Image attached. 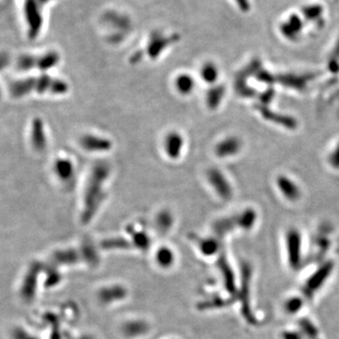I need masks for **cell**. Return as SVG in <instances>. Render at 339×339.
Returning <instances> with one entry per match:
<instances>
[{
  "mask_svg": "<svg viewBox=\"0 0 339 339\" xmlns=\"http://www.w3.org/2000/svg\"><path fill=\"white\" fill-rule=\"evenodd\" d=\"M109 173L110 168L105 162H98L93 166L84 192V206L81 215L84 223L90 221L105 200L106 193L104 187Z\"/></svg>",
  "mask_w": 339,
  "mask_h": 339,
  "instance_id": "obj_1",
  "label": "cell"
},
{
  "mask_svg": "<svg viewBox=\"0 0 339 339\" xmlns=\"http://www.w3.org/2000/svg\"><path fill=\"white\" fill-rule=\"evenodd\" d=\"M69 90L67 83L48 75H41L15 81L11 85V92L14 96L21 97L30 92L64 94Z\"/></svg>",
  "mask_w": 339,
  "mask_h": 339,
  "instance_id": "obj_2",
  "label": "cell"
},
{
  "mask_svg": "<svg viewBox=\"0 0 339 339\" xmlns=\"http://www.w3.org/2000/svg\"><path fill=\"white\" fill-rule=\"evenodd\" d=\"M333 269L334 263L332 260H328L321 264L316 271L309 276L301 287L303 298H305L306 300H313L316 294L323 287L324 285L330 278Z\"/></svg>",
  "mask_w": 339,
  "mask_h": 339,
  "instance_id": "obj_3",
  "label": "cell"
},
{
  "mask_svg": "<svg viewBox=\"0 0 339 339\" xmlns=\"http://www.w3.org/2000/svg\"><path fill=\"white\" fill-rule=\"evenodd\" d=\"M285 243L288 266L293 271H297L302 266V239L301 232L297 228H289L286 231Z\"/></svg>",
  "mask_w": 339,
  "mask_h": 339,
  "instance_id": "obj_4",
  "label": "cell"
},
{
  "mask_svg": "<svg viewBox=\"0 0 339 339\" xmlns=\"http://www.w3.org/2000/svg\"><path fill=\"white\" fill-rule=\"evenodd\" d=\"M251 279L252 269L247 263L242 266V281H241V301L242 316L251 325H257L258 321L251 306Z\"/></svg>",
  "mask_w": 339,
  "mask_h": 339,
  "instance_id": "obj_5",
  "label": "cell"
},
{
  "mask_svg": "<svg viewBox=\"0 0 339 339\" xmlns=\"http://www.w3.org/2000/svg\"><path fill=\"white\" fill-rule=\"evenodd\" d=\"M60 61V56L56 52L47 53L41 57L24 56L18 60V68L22 71H28L36 67V69L46 71L56 66Z\"/></svg>",
  "mask_w": 339,
  "mask_h": 339,
  "instance_id": "obj_6",
  "label": "cell"
},
{
  "mask_svg": "<svg viewBox=\"0 0 339 339\" xmlns=\"http://www.w3.org/2000/svg\"><path fill=\"white\" fill-rule=\"evenodd\" d=\"M207 181L217 195L224 200H230L234 195L233 188L225 174L217 168H211L206 173Z\"/></svg>",
  "mask_w": 339,
  "mask_h": 339,
  "instance_id": "obj_7",
  "label": "cell"
},
{
  "mask_svg": "<svg viewBox=\"0 0 339 339\" xmlns=\"http://www.w3.org/2000/svg\"><path fill=\"white\" fill-rule=\"evenodd\" d=\"M275 186L280 194L287 202L296 203L301 198V187L296 181L286 174H279L275 178Z\"/></svg>",
  "mask_w": 339,
  "mask_h": 339,
  "instance_id": "obj_8",
  "label": "cell"
},
{
  "mask_svg": "<svg viewBox=\"0 0 339 339\" xmlns=\"http://www.w3.org/2000/svg\"><path fill=\"white\" fill-rule=\"evenodd\" d=\"M242 142L237 136H229L219 141L215 146V154L219 158H232L240 154Z\"/></svg>",
  "mask_w": 339,
  "mask_h": 339,
  "instance_id": "obj_9",
  "label": "cell"
},
{
  "mask_svg": "<svg viewBox=\"0 0 339 339\" xmlns=\"http://www.w3.org/2000/svg\"><path fill=\"white\" fill-rule=\"evenodd\" d=\"M79 143L84 150L92 153L107 152L112 148V143L108 139L92 134H87L81 137Z\"/></svg>",
  "mask_w": 339,
  "mask_h": 339,
  "instance_id": "obj_10",
  "label": "cell"
},
{
  "mask_svg": "<svg viewBox=\"0 0 339 339\" xmlns=\"http://www.w3.org/2000/svg\"><path fill=\"white\" fill-rule=\"evenodd\" d=\"M184 144V139L180 133L176 131L169 132L163 141V148L167 157L171 159H178L182 155Z\"/></svg>",
  "mask_w": 339,
  "mask_h": 339,
  "instance_id": "obj_11",
  "label": "cell"
},
{
  "mask_svg": "<svg viewBox=\"0 0 339 339\" xmlns=\"http://www.w3.org/2000/svg\"><path fill=\"white\" fill-rule=\"evenodd\" d=\"M234 218H235L236 226L238 228H241L245 231H250L256 225L258 216H257V212L254 208L248 207L241 211L240 214L236 215Z\"/></svg>",
  "mask_w": 339,
  "mask_h": 339,
  "instance_id": "obj_12",
  "label": "cell"
},
{
  "mask_svg": "<svg viewBox=\"0 0 339 339\" xmlns=\"http://www.w3.org/2000/svg\"><path fill=\"white\" fill-rule=\"evenodd\" d=\"M54 171L62 182H69L75 174V166L69 158H61L56 160Z\"/></svg>",
  "mask_w": 339,
  "mask_h": 339,
  "instance_id": "obj_13",
  "label": "cell"
},
{
  "mask_svg": "<svg viewBox=\"0 0 339 339\" xmlns=\"http://www.w3.org/2000/svg\"><path fill=\"white\" fill-rule=\"evenodd\" d=\"M31 143L36 150H44L46 146V136L44 124L40 119H35L32 124Z\"/></svg>",
  "mask_w": 339,
  "mask_h": 339,
  "instance_id": "obj_14",
  "label": "cell"
},
{
  "mask_svg": "<svg viewBox=\"0 0 339 339\" xmlns=\"http://www.w3.org/2000/svg\"><path fill=\"white\" fill-rule=\"evenodd\" d=\"M225 95V88L222 85H213L206 93V105L214 110L217 109Z\"/></svg>",
  "mask_w": 339,
  "mask_h": 339,
  "instance_id": "obj_15",
  "label": "cell"
},
{
  "mask_svg": "<svg viewBox=\"0 0 339 339\" xmlns=\"http://www.w3.org/2000/svg\"><path fill=\"white\" fill-rule=\"evenodd\" d=\"M174 86L180 94L188 95L195 89V81L191 75L181 74L175 78Z\"/></svg>",
  "mask_w": 339,
  "mask_h": 339,
  "instance_id": "obj_16",
  "label": "cell"
},
{
  "mask_svg": "<svg viewBox=\"0 0 339 339\" xmlns=\"http://www.w3.org/2000/svg\"><path fill=\"white\" fill-rule=\"evenodd\" d=\"M298 330L301 331L305 339H320L319 331L316 324L306 317H303L299 320Z\"/></svg>",
  "mask_w": 339,
  "mask_h": 339,
  "instance_id": "obj_17",
  "label": "cell"
},
{
  "mask_svg": "<svg viewBox=\"0 0 339 339\" xmlns=\"http://www.w3.org/2000/svg\"><path fill=\"white\" fill-rule=\"evenodd\" d=\"M200 75L204 82L213 86L218 81V77H219V71L215 63L206 62L201 68Z\"/></svg>",
  "mask_w": 339,
  "mask_h": 339,
  "instance_id": "obj_18",
  "label": "cell"
},
{
  "mask_svg": "<svg viewBox=\"0 0 339 339\" xmlns=\"http://www.w3.org/2000/svg\"><path fill=\"white\" fill-rule=\"evenodd\" d=\"M309 77L303 76V75H284L281 76L279 78V81L281 84L285 85L286 87H291L294 89H298V90H302L308 81Z\"/></svg>",
  "mask_w": 339,
  "mask_h": 339,
  "instance_id": "obj_19",
  "label": "cell"
},
{
  "mask_svg": "<svg viewBox=\"0 0 339 339\" xmlns=\"http://www.w3.org/2000/svg\"><path fill=\"white\" fill-rule=\"evenodd\" d=\"M219 266H220V269L222 271L226 288L231 293L235 292L236 291V284H235V276H234L233 271L231 270L229 263L227 262L225 257L223 256L219 261Z\"/></svg>",
  "mask_w": 339,
  "mask_h": 339,
  "instance_id": "obj_20",
  "label": "cell"
},
{
  "mask_svg": "<svg viewBox=\"0 0 339 339\" xmlns=\"http://www.w3.org/2000/svg\"><path fill=\"white\" fill-rule=\"evenodd\" d=\"M304 300L299 296H292L288 298L284 303V310L288 315L298 314L303 307Z\"/></svg>",
  "mask_w": 339,
  "mask_h": 339,
  "instance_id": "obj_21",
  "label": "cell"
},
{
  "mask_svg": "<svg viewBox=\"0 0 339 339\" xmlns=\"http://www.w3.org/2000/svg\"><path fill=\"white\" fill-rule=\"evenodd\" d=\"M199 247L204 255L210 256L218 252L219 249V242L218 240L213 239V238L203 239L199 242Z\"/></svg>",
  "mask_w": 339,
  "mask_h": 339,
  "instance_id": "obj_22",
  "label": "cell"
},
{
  "mask_svg": "<svg viewBox=\"0 0 339 339\" xmlns=\"http://www.w3.org/2000/svg\"><path fill=\"white\" fill-rule=\"evenodd\" d=\"M173 224V217L170 212L168 211H162L158 215L157 218V225H158L159 230L162 232L168 231Z\"/></svg>",
  "mask_w": 339,
  "mask_h": 339,
  "instance_id": "obj_23",
  "label": "cell"
},
{
  "mask_svg": "<svg viewBox=\"0 0 339 339\" xmlns=\"http://www.w3.org/2000/svg\"><path fill=\"white\" fill-rule=\"evenodd\" d=\"M158 263L162 267H169L173 263V253L168 248H161L157 254Z\"/></svg>",
  "mask_w": 339,
  "mask_h": 339,
  "instance_id": "obj_24",
  "label": "cell"
},
{
  "mask_svg": "<svg viewBox=\"0 0 339 339\" xmlns=\"http://www.w3.org/2000/svg\"><path fill=\"white\" fill-rule=\"evenodd\" d=\"M100 296H101V299L103 301H111L112 299L113 300H116V299L123 298L125 296V291L120 287H114V288L103 290Z\"/></svg>",
  "mask_w": 339,
  "mask_h": 339,
  "instance_id": "obj_25",
  "label": "cell"
},
{
  "mask_svg": "<svg viewBox=\"0 0 339 339\" xmlns=\"http://www.w3.org/2000/svg\"><path fill=\"white\" fill-rule=\"evenodd\" d=\"M327 162L331 169L339 171V141L328 154Z\"/></svg>",
  "mask_w": 339,
  "mask_h": 339,
  "instance_id": "obj_26",
  "label": "cell"
},
{
  "mask_svg": "<svg viewBox=\"0 0 339 339\" xmlns=\"http://www.w3.org/2000/svg\"><path fill=\"white\" fill-rule=\"evenodd\" d=\"M133 235V240L136 243V245L143 250H146L150 245V240L148 236L144 232H136L132 234Z\"/></svg>",
  "mask_w": 339,
  "mask_h": 339,
  "instance_id": "obj_27",
  "label": "cell"
},
{
  "mask_svg": "<svg viewBox=\"0 0 339 339\" xmlns=\"http://www.w3.org/2000/svg\"><path fill=\"white\" fill-rule=\"evenodd\" d=\"M125 331L128 335H138L146 331V326L143 322H132L126 326Z\"/></svg>",
  "mask_w": 339,
  "mask_h": 339,
  "instance_id": "obj_28",
  "label": "cell"
},
{
  "mask_svg": "<svg viewBox=\"0 0 339 339\" xmlns=\"http://www.w3.org/2000/svg\"><path fill=\"white\" fill-rule=\"evenodd\" d=\"M282 339H305L299 330H286L281 334Z\"/></svg>",
  "mask_w": 339,
  "mask_h": 339,
  "instance_id": "obj_29",
  "label": "cell"
},
{
  "mask_svg": "<svg viewBox=\"0 0 339 339\" xmlns=\"http://www.w3.org/2000/svg\"><path fill=\"white\" fill-rule=\"evenodd\" d=\"M127 247L128 243L123 240H112V241H105L104 242V247Z\"/></svg>",
  "mask_w": 339,
  "mask_h": 339,
  "instance_id": "obj_30",
  "label": "cell"
}]
</instances>
